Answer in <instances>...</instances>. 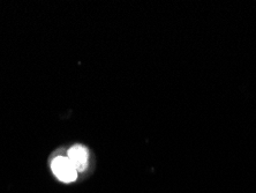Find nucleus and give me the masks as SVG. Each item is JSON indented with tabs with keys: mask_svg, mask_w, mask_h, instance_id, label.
Returning a JSON list of instances; mask_svg holds the SVG:
<instances>
[{
	"mask_svg": "<svg viewBox=\"0 0 256 193\" xmlns=\"http://www.w3.org/2000/svg\"><path fill=\"white\" fill-rule=\"evenodd\" d=\"M52 171L57 176V178L64 183L74 182L79 174L71 162V160L64 156H58L54 159L52 162Z\"/></svg>",
	"mask_w": 256,
	"mask_h": 193,
	"instance_id": "nucleus-1",
	"label": "nucleus"
},
{
	"mask_svg": "<svg viewBox=\"0 0 256 193\" xmlns=\"http://www.w3.org/2000/svg\"><path fill=\"white\" fill-rule=\"evenodd\" d=\"M67 157L71 160V162L73 163L76 171L77 172H82V171H84L87 165H88L89 154H88V150H87L85 147L81 145H75L68 150V156Z\"/></svg>",
	"mask_w": 256,
	"mask_h": 193,
	"instance_id": "nucleus-2",
	"label": "nucleus"
}]
</instances>
